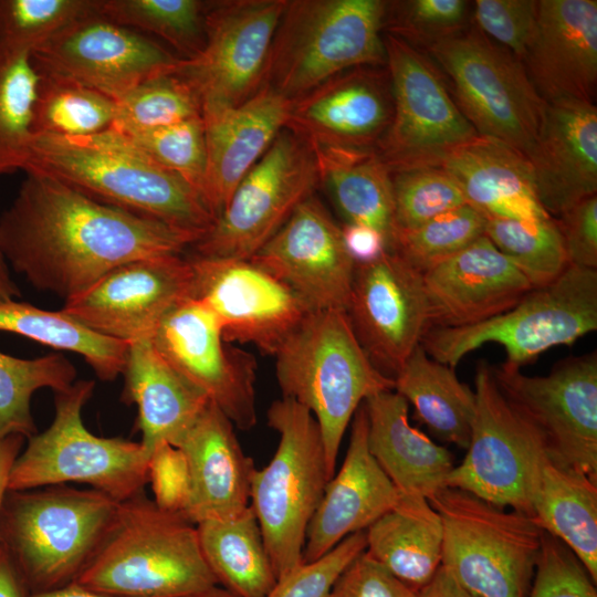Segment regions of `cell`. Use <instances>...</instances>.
I'll return each mask as SVG.
<instances>
[{"mask_svg": "<svg viewBox=\"0 0 597 597\" xmlns=\"http://www.w3.org/2000/svg\"><path fill=\"white\" fill-rule=\"evenodd\" d=\"M189 235L96 201L50 176L28 172L0 216L9 266L38 291L64 301L133 260L182 254Z\"/></svg>", "mask_w": 597, "mask_h": 597, "instance_id": "1", "label": "cell"}, {"mask_svg": "<svg viewBox=\"0 0 597 597\" xmlns=\"http://www.w3.org/2000/svg\"><path fill=\"white\" fill-rule=\"evenodd\" d=\"M23 171L50 176L96 201L160 221L195 243L216 220L185 179L114 127L84 137L33 135Z\"/></svg>", "mask_w": 597, "mask_h": 597, "instance_id": "2", "label": "cell"}, {"mask_svg": "<svg viewBox=\"0 0 597 597\" xmlns=\"http://www.w3.org/2000/svg\"><path fill=\"white\" fill-rule=\"evenodd\" d=\"M118 501L67 484L8 491L0 504V545L30 594L74 583L109 533Z\"/></svg>", "mask_w": 597, "mask_h": 597, "instance_id": "3", "label": "cell"}, {"mask_svg": "<svg viewBox=\"0 0 597 597\" xmlns=\"http://www.w3.org/2000/svg\"><path fill=\"white\" fill-rule=\"evenodd\" d=\"M75 584L114 597H179L217 584L197 525L145 492L119 503L105 541Z\"/></svg>", "mask_w": 597, "mask_h": 597, "instance_id": "4", "label": "cell"}, {"mask_svg": "<svg viewBox=\"0 0 597 597\" xmlns=\"http://www.w3.org/2000/svg\"><path fill=\"white\" fill-rule=\"evenodd\" d=\"M274 356L282 397L306 408L317 421L334 475L355 412L369 396L394 389V380L371 363L342 310L310 313Z\"/></svg>", "mask_w": 597, "mask_h": 597, "instance_id": "5", "label": "cell"}, {"mask_svg": "<svg viewBox=\"0 0 597 597\" xmlns=\"http://www.w3.org/2000/svg\"><path fill=\"white\" fill-rule=\"evenodd\" d=\"M383 0H289L263 85L296 98L359 66H386Z\"/></svg>", "mask_w": 597, "mask_h": 597, "instance_id": "6", "label": "cell"}, {"mask_svg": "<svg viewBox=\"0 0 597 597\" xmlns=\"http://www.w3.org/2000/svg\"><path fill=\"white\" fill-rule=\"evenodd\" d=\"M266 417L279 442L270 462L252 474L250 505L279 580L303 564L307 526L333 475L318 423L306 408L281 397Z\"/></svg>", "mask_w": 597, "mask_h": 597, "instance_id": "7", "label": "cell"}, {"mask_svg": "<svg viewBox=\"0 0 597 597\" xmlns=\"http://www.w3.org/2000/svg\"><path fill=\"white\" fill-rule=\"evenodd\" d=\"M93 380H75L56 391L50 427L28 439L12 464L8 491L84 483L118 502L144 492L148 455L140 442L93 434L82 410L94 391Z\"/></svg>", "mask_w": 597, "mask_h": 597, "instance_id": "8", "label": "cell"}, {"mask_svg": "<svg viewBox=\"0 0 597 597\" xmlns=\"http://www.w3.org/2000/svg\"><path fill=\"white\" fill-rule=\"evenodd\" d=\"M443 527L441 566L474 597H528L542 545L531 515L444 488L428 500Z\"/></svg>", "mask_w": 597, "mask_h": 597, "instance_id": "9", "label": "cell"}, {"mask_svg": "<svg viewBox=\"0 0 597 597\" xmlns=\"http://www.w3.org/2000/svg\"><path fill=\"white\" fill-rule=\"evenodd\" d=\"M596 329L597 270L568 265L556 280L532 289L498 316L470 326L430 327L421 346L431 358L454 368L467 354L496 343L506 352L505 363L521 367Z\"/></svg>", "mask_w": 597, "mask_h": 597, "instance_id": "10", "label": "cell"}, {"mask_svg": "<svg viewBox=\"0 0 597 597\" xmlns=\"http://www.w3.org/2000/svg\"><path fill=\"white\" fill-rule=\"evenodd\" d=\"M427 51L450 78L454 102L478 135L503 142L526 156L546 103L522 61L475 25Z\"/></svg>", "mask_w": 597, "mask_h": 597, "instance_id": "11", "label": "cell"}, {"mask_svg": "<svg viewBox=\"0 0 597 597\" xmlns=\"http://www.w3.org/2000/svg\"><path fill=\"white\" fill-rule=\"evenodd\" d=\"M474 383L475 412L468 451L448 475L446 486L532 516L548 460L545 442L503 395L486 363L478 365Z\"/></svg>", "mask_w": 597, "mask_h": 597, "instance_id": "12", "label": "cell"}, {"mask_svg": "<svg viewBox=\"0 0 597 597\" xmlns=\"http://www.w3.org/2000/svg\"><path fill=\"white\" fill-rule=\"evenodd\" d=\"M320 185L313 149L283 128L191 247L206 258L249 260Z\"/></svg>", "mask_w": 597, "mask_h": 597, "instance_id": "13", "label": "cell"}, {"mask_svg": "<svg viewBox=\"0 0 597 597\" xmlns=\"http://www.w3.org/2000/svg\"><path fill=\"white\" fill-rule=\"evenodd\" d=\"M384 43L392 117L375 150L390 172L440 167L455 148L479 135L428 57L387 33Z\"/></svg>", "mask_w": 597, "mask_h": 597, "instance_id": "14", "label": "cell"}, {"mask_svg": "<svg viewBox=\"0 0 597 597\" xmlns=\"http://www.w3.org/2000/svg\"><path fill=\"white\" fill-rule=\"evenodd\" d=\"M491 369L506 399L541 433L548 458L597 481V353L564 359L545 376L506 363Z\"/></svg>", "mask_w": 597, "mask_h": 597, "instance_id": "15", "label": "cell"}, {"mask_svg": "<svg viewBox=\"0 0 597 597\" xmlns=\"http://www.w3.org/2000/svg\"><path fill=\"white\" fill-rule=\"evenodd\" d=\"M289 0L210 1L206 44L176 73L196 91L201 113L241 105L264 83L272 41Z\"/></svg>", "mask_w": 597, "mask_h": 597, "instance_id": "16", "label": "cell"}, {"mask_svg": "<svg viewBox=\"0 0 597 597\" xmlns=\"http://www.w3.org/2000/svg\"><path fill=\"white\" fill-rule=\"evenodd\" d=\"M31 59L40 76L88 87L114 101L146 80L176 72L182 62L146 34L97 11L34 49Z\"/></svg>", "mask_w": 597, "mask_h": 597, "instance_id": "17", "label": "cell"}, {"mask_svg": "<svg viewBox=\"0 0 597 597\" xmlns=\"http://www.w3.org/2000/svg\"><path fill=\"white\" fill-rule=\"evenodd\" d=\"M150 341L235 428L248 431L256 425L255 358L224 341L217 318L205 304L192 297L179 302Z\"/></svg>", "mask_w": 597, "mask_h": 597, "instance_id": "18", "label": "cell"}, {"mask_svg": "<svg viewBox=\"0 0 597 597\" xmlns=\"http://www.w3.org/2000/svg\"><path fill=\"white\" fill-rule=\"evenodd\" d=\"M191 297L217 318L226 342L275 355L312 313L284 283L250 260L189 256Z\"/></svg>", "mask_w": 597, "mask_h": 597, "instance_id": "19", "label": "cell"}, {"mask_svg": "<svg viewBox=\"0 0 597 597\" xmlns=\"http://www.w3.org/2000/svg\"><path fill=\"white\" fill-rule=\"evenodd\" d=\"M345 312L371 363L392 380L430 327L422 273L394 251L356 264Z\"/></svg>", "mask_w": 597, "mask_h": 597, "instance_id": "20", "label": "cell"}, {"mask_svg": "<svg viewBox=\"0 0 597 597\" xmlns=\"http://www.w3.org/2000/svg\"><path fill=\"white\" fill-rule=\"evenodd\" d=\"M189 256L167 254L121 264L61 308L96 333L126 343L150 339L167 313L191 297Z\"/></svg>", "mask_w": 597, "mask_h": 597, "instance_id": "21", "label": "cell"}, {"mask_svg": "<svg viewBox=\"0 0 597 597\" xmlns=\"http://www.w3.org/2000/svg\"><path fill=\"white\" fill-rule=\"evenodd\" d=\"M249 260L289 286L311 312L345 311L356 264L341 227L314 195Z\"/></svg>", "mask_w": 597, "mask_h": 597, "instance_id": "22", "label": "cell"}, {"mask_svg": "<svg viewBox=\"0 0 597 597\" xmlns=\"http://www.w3.org/2000/svg\"><path fill=\"white\" fill-rule=\"evenodd\" d=\"M379 67L347 70L293 98L285 128L311 148L375 149L392 117L390 78Z\"/></svg>", "mask_w": 597, "mask_h": 597, "instance_id": "23", "label": "cell"}, {"mask_svg": "<svg viewBox=\"0 0 597 597\" xmlns=\"http://www.w3.org/2000/svg\"><path fill=\"white\" fill-rule=\"evenodd\" d=\"M522 63L545 102L594 103L597 86V1L540 0Z\"/></svg>", "mask_w": 597, "mask_h": 597, "instance_id": "24", "label": "cell"}, {"mask_svg": "<svg viewBox=\"0 0 597 597\" xmlns=\"http://www.w3.org/2000/svg\"><path fill=\"white\" fill-rule=\"evenodd\" d=\"M422 280L430 327H462L490 320L533 289L485 234L423 272Z\"/></svg>", "mask_w": 597, "mask_h": 597, "instance_id": "25", "label": "cell"}, {"mask_svg": "<svg viewBox=\"0 0 597 597\" xmlns=\"http://www.w3.org/2000/svg\"><path fill=\"white\" fill-rule=\"evenodd\" d=\"M543 209L556 218L597 192L595 103L559 100L545 104L536 139L525 156Z\"/></svg>", "mask_w": 597, "mask_h": 597, "instance_id": "26", "label": "cell"}, {"mask_svg": "<svg viewBox=\"0 0 597 597\" xmlns=\"http://www.w3.org/2000/svg\"><path fill=\"white\" fill-rule=\"evenodd\" d=\"M364 402L352 420L339 470L328 480L307 526L303 563L314 562L347 536L366 531L398 503L399 494L369 451Z\"/></svg>", "mask_w": 597, "mask_h": 597, "instance_id": "27", "label": "cell"}, {"mask_svg": "<svg viewBox=\"0 0 597 597\" xmlns=\"http://www.w3.org/2000/svg\"><path fill=\"white\" fill-rule=\"evenodd\" d=\"M291 102L263 85L237 107L201 113L206 142L202 198L216 218L285 128Z\"/></svg>", "mask_w": 597, "mask_h": 597, "instance_id": "28", "label": "cell"}, {"mask_svg": "<svg viewBox=\"0 0 597 597\" xmlns=\"http://www.w3.org/2000/svg\"><path fill=\"white\" fill-rule=\"evenodd\" d=\"M175 447L188 464L185 516L191 523L228 520L250 506L254 461L243 452L233 423L212 401Z\"/></svg>", "mask_w": 597, "mask_h": 597, "instance_id": "29", "label": "cell"}, {"mask_svg": "<svg viewBox=\"0 0 597 597\" xmlns=\"http://www.w3.org/2000/svg\"><path fill=\"white\" fill-rule=\"evenodd\" d=\"M367 415L368 448L399 496L430 500L447 488L454 468L450 451L412 427L409 404L394 389L369 396Z\"/></svg>", "mask_w": 597, "mask_h": 597, "instance_id": "30", "label": "cell"}, {"mask_svg": "<svg viewBox=\"0 0 597 597\" xmlns=\"http://www.w3.org/2000/svg\"><path fill=\"white\" fill-rule=\"evenodd\" d=\"M457 182L469 206L485 218L543 220L527 158L494 138L476 136L455 148L440 166Z\"/></svg>", "mask_w": 597, "mask_h": 597, "instance_id": "31", "label": "cell"}, {"mask_svg": "<svg viewBox=\"0 0 597 597\" xmlns=\"http://www.w3.org/2000/svg\"><path fill=\"white\" fill-rule=\"evenodd\" d=\"M122 374V400L137 406L136 426L148 458L161 442L175 446L210 401L158 353L150 339L129 343Z\"/></svg>", "mask_w": 597, "mask_h": 597, "instance_id": "32", "label": "cell"}, {"mask_svg": "<svg viewBox=\"0 0 597 597\" xmlns=\"http://www.w3.org/2000/svg\"><path fill=\"white\" fill-rule=\"evenodd\" d=\"M443 527L426 498L398 503L366 530L365 552L399 580L419 590L441 565Z\"/></svg>", "mask_w": 597, "mask_h": 597, "instance_id": "33", "label": "cell"}, {"mask_svg": "<svg viewBox=\"0 0 597 597\" xmlns=\"http://www.w3.org/2000/svg\"><path fill=\"white\" fill-rule=\"evenodd\" d=\"M322 184L346 223L368 226L386 239L395 234L391 172L375 149L312 148Z\"/></svg>", "mask_w": 597, "mask_h": 597, "instance_id": "34", "label": "cell"}, {"mask_svg": "<svg viewBox=\"0 0 597 597\" xmlns=\"http://www.w3.org/2000/svg\"><path fill=\"white\" fill-rule=\"evenodd\" d=\"M532 517L543 531L564 542L597 583V481L548 458Z\"/></svg>", "mask_w": 597, "mask_h": 597, "instance_id": "35", "label": "cell"}, {"mask_svg": "<svg viewBox=\"0 0 597 597\" xmlns=\"http://www.w3.org/2000/svg\"><path fill=\"white\" fill-rule=\"evenodd\" d=\"M394 390L440 439L468 448L475 392L458 379L453 367L431 358L420 344L395 375Z\"/></svg>", "mask_w": 597, "mask_h": 597, "instance_id": "36", "label": "cell"}, {"mask_svg": "<svg viewBox=\"0 0 597 597\" xmlns=\"http://www.w3.org/2000/svg\"><path fill=\"white\" fill-rule=\"evenodd\" d=\"M205 561L217 584L238 597H265L275 576L251 505L228 520L197 524Z\"/></svg>", "mask_w": 597, "mask_h": 597, "instance_id": "37", "label": "cell"}, {"mask_svg": "<svg viewBox=\"0 0 597 597\" xmlns=\"http://www.w3.org/2000/svg\"><path fill=\"white\" fill-rule=\"evenodd\" d=\"M0 332L76 353L105 381L123 373L129 345L96 333L61 310L46 311L17 300L0 303Z\"/></svg>", "mask_w": 597, "mask_h": 597, "instance_id": "38", "label": "cell"}, {"mask_svg": "<svg viewBox=\"0 0 597 597\" xmlns=\"http://www.w3.org/2000/svg\"><path fill=\"white\" fill-rule=\"evenodd\" d=\"M40 81L31 52L0 45V176L24 170Z\"/></svg>", "mask_w": 597, "mask_h": 597, "instance_id": "39", "label": "cell"}, {"mask_svg": "<svg viewBox=\"0 0 597 597\" xmlns=\"http://www.w3.org/2000/svg\"><path fill=\"white\" fill-rule=\"evenodd\" d=\"M209 1L199 0H97V12L138 32L157 35L182 60L198 56L206 44Z\"/></svg>", "mask_w": 597, "mask_h": 597, "instance_id": "40", "label": "cell"}, {"mask_svg": "<svg viewBox=\"0 0 597 597\" xmlns=\"http://www.w3.org/2000/svg\"><path fill=\"white\" fill-rule=\"evenodd\" d=\"M75 380V367L60 353L27 359L0 352V439L34 436L33 394L42 388L61 391Z\"/></svg>", "mask_w": 597, "mask_h": 597, "instance_id": "41", "label": "cell"}, {"mask_svg": "<svg viewBox=\"0 0 597 597\" xmlns=\"http://www.w3.org/2000/svg\"><path fill=\"white\" fill-rule=\"evenodd\" d=\"M41 77L33 111V135L84 137L113 127L116 102L88 87Z\"/></svg>", "mask_w": 597, "mask_h": 597, "instance_id": "42", "label": "cell"}, {"mask_svg": "<svg viewBox=\"0 0 597 597\" xmlns=\"http://www.w3.org/2000/svg\"><path fill=\"white\" fill-rule=\"evenodd\" d=\"M484 234L526 277L532 287L556 280L569 265L554 218H485Z\"/></svg>", "mask_w": 597, "mask_h": 597, "instance_id": "43", "label": "cell"}, {"mask_svg": "<svg viewBox=\"0 0 597 597\" xmlns=\"http://www.w3.org/2000/svg\"><path fill=\"white\" fill-rule=\"evenodd\" d=\"M113 127L122 133L172 125L201 116L192 86L176 72L146 80L116 101Z\"/></svg>", "mask_w": 597, "mask_h": 597, "instance_id": "44", "label": "cell"}, {"mask_svg": "<svg viewBox=\"0 0 597 597\" xmlns=\"http://www.w3.org/2000/svg\"><path fill=\"white\" fill-rule=\"evenodd\" d=\"M485 217L469 205L407 230H397L389 251L423 273L484 235Z\"/></svg>", "mask_w": 597, "mask_h": 597, "instance_id": "45", "label": "cell"}, {"mask_svg": "<svg viewBox=\"0 0 597 597\" xmlns=\"http://www.w3.org/2000/svg\"><path fill=\"white\" fill-rule=\"evenodd\" d=\"M96 11L97 0H0V45L32 52Z\"/></svg>", "mask_w": 597, "mask_h": 597, "instance_id": "46", "label": "cell"}, {"mask_svg": "<svg viewBox=\"0 0 597 597\" xmlns=\"http://www.w3.org/2000/svg\"><path fill=\"white\" fill-rule=\"evenodd\" d=\"M391 181L395 232L413 229L446 211L468 205L457 182L441 167L391 172Z\"/></svg>", "mask_w": 597, "mask_h": 597, "instance_id": "47", "label": "cell"}, {"mask_svg": "<svg viewBox=\"0 0 597 597\" xmlns=\"http://www.w3.org/2000/svg\"><path fill=\"white\" fill-rule=\"evenodd\" d=\"M123 134L156 163L185 179L202 198L206 142L201 116Z\"/></svg>", "mask_w": 597, "mask_h": 597, "instance_id": "48", "label": "cell"}, {"mask_svg": "<svg viewBox=\"0 0 597 597\" xmlns=\"http://www.w3.org/2000/svg\"><path fill=\"white\" fill-rule=\"evenodd\" d=\"M464 0L386 1L384 33L427 50L464 29Z\"/></svg>", "mask_w": 597, "mask_h": 597, "instance_id": "49", "label": "cell"}, {"mask_svg": "<svg viewBox=\"0 0 597 597\" xmlns=\"http://www.w3.org/2000/svg\"><path fill=\"white\" fill-rule=\"evenodd\" d=\"M528 597H597L596 583L564 542L542 531Z\"/></svg>", "mask_w": 597, "mask_h": 597, "instance_id": "50", "label": "cell"}, {"mask_svg": "<svg viewBox=\"0 0 597 597\" xmlns=\"http://www.w3.org/2000/svg\"><path fill=\"white\" fill-rule=\"evenodd\" d=\"M365 549L366 531L352 534L321 558L279 579L265 597H326L339 574Z\"/></svg>", "mask_w": 597, "mask_h": 597, "instance_id": "51", "label": "cell"}, {"mask_svg": "<svg viewBox=\"0 0 597 597\" xmlns=\"http://www.w3.org/2000/svg\"><path fill=\"white\" fill-rule=\"evenodd\" d=\"M538 0H475V27L522 61L534 33Z\"/></svg>", "mask_w": 597, "mask_h": 597, "instance_id": "52", "label": "cell"}, {"mask_svg": "<svg viewBox=\"0 0 597 597\" xmlns=\"http://www.w3.org/2000/svg\"><path fill=\"white\" fill-rule=\"evenodd\" d=\"M147 479L155 504L167 512L185 515L189 499V471L182 451L168 443H159L150 453Z\"/></svg>", "mask_w": 597, "mask_h": 597, "instance_id": "53", "label": "cell"}, {"mask_svg": "<svg viewBox=\"0 0 597 597\" xmlns=\"http://www.w3.org/2000/svg\"><path fill=\"white\" fill-rule=\"evenodd\" d=\"M326 597H417V590L364 551L339 574Z\"/></svg>", "mask_w": 597, "mask_h": 597, "instance_id": "54", "label": "cell"}, {"mask_svg": "<svg viewBox=\"0 0 597 597\" xmlns=\"http://www.w3.org/2000/svg\"><path fill=\"white\" fill-rule=\"evenodd\" d=\"M554 219L568 264L597 270V196L578 201Z\"/></svg>", "mask_w": 597, "mask_h": 597, "instance_id": "55", "label": "cell"}, {"mask_svg": "<svg viewBox=\"0 0 597 597\" xmlns=\"http://www.w3.org/2000/svg\"><path fill=\"white\" fill-rule=\"evenodd\" d=\"M341 229L346 250L355 264L373 262L388 251L386 239L374 228L345 223Z\"/></svg>", "mask_w": 597, "mask_h": 597, "instance_id": "56", "label": "cell"}, {"mask_svg": "<svg viewBox=\"0 0 597 597\" xmlns=\"http://www.w3.org/2000/svg\"><path fill=\"white\" fill-rule=\"evenodd\" d=\"M30 591L7 549L0 545V597H29Z\"/></svg>", "mask_w": 597, "mask_h": 597, "instance_id": "57", "label": "cell"}, {"mask_svg": "<svg viewBox=\"0 0 597 597\" xmlns=\"http://www.w3.org/2000/svg\"><path fill=\"white\" fill-rule=\"evenodd\" d=\"M417 597H474L465 590L441 565L432 578L418 591Z\"/></svg>", "mask_w": 597, "mask_h": 597, "instance_id": "58", "label": "cell"}, {"mask_svg": "<svg viewBox=\"0 0 597 597\" xmlns=\"http://www.w3.org/2000/svg\"><path fill=\"white\" fill-rule=\"evenodd\" d=\"M24 439V437L18 434L0 439V504L7 492L12 464L20 454Z\"/></svg>", "mask_w": 597, "mask_h": 597, "instance_id": "59", "label": "cell"}, {"mask_svg": "<svg viewBox=\"0 0 597 597\" xmlns=\"http://www.w3.org/2000/svg\"><path fill=\"white\" fill-rule=\"evenodd\" d=\"M20 296V289L13 281L10 266L0 249V303L15 301Z\"/></svg>", "mask_w": 597, "mask_h": 597, "instance_id": "60", "label": "cell"}, {"mask_svg": "<svg viewBox=\"0 0 597 597\" xmlns=\"http://www.w3.org/2000/svg\"><path fill=\"white\" fill-rule=\"evenodd\" d=\"M29 597H114L103 593L87 589L75 583L41 593H32Z\"/></svg>", "mask_w": 597, "mask_h": 597, "instance_id": "61", "label": "cell"}, {"mask_svg": "<svg viewBox=\"0 0 597 597\" xmlns=\"http://www.w3.org/2000/svg\"><path fill=\"white\" fill-rule=\"evenodd\" d=\"M179 597H238L219 585H214Z\"/></svg>", "mask_w": 597, "mask_h": 597, "instance_id": "62", "label": "cell"}]
</instances>
